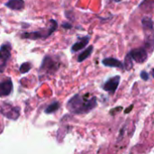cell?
<instances>
[{"label":"cell","instance_id":"6da1fadb","mask_svg":"<svg viewBox=\"0 0 154 154\" xmlns=\"http://www.w3.org/2000/svg\"><path fill=\"white\" fill-rule=\"evenodd\" d=\"M89 94L84 96L75 95L67 103V108L69 112L75 115L87 114L93 110L97 106V100L96 97H88Z\"/></svg>","mask_w":154,"mask_h":154},{"label":"cell","instance_id":"7a4b0ae2","mask_svg":"<svg viewBox=\"0 0 154 154\" xmlns=\"http://www.w3.org/2000/svg\"><path fill=\"white\" fill-rule=\"evenodd\" d=\"M58 23L57 21L54 19L50 20L49 26L43 29H41L39 31L35 32H23L21 33V38L22 39H29V40H39V39H46L50 37L57 29Z\"/></svg>","mask_w":154,"mask_h":154},{"label":"cell","instance_id":"3957f363","mask_svg":"<svg viewBox=\"0 0 154 154\" xmlns=\"http://www.w3.org/2000/svg\"><path fill=\"white\" fill-rule=\"evenodd\" d=\"M142 24L144 32V48L152 53L154 50V27L153 22L150 17H143Z\"/></svg>","mask_w":154,"mask_h":154},{"label":"cell","instance_id":"277c9868","mask_svg":"<svg viewBox=\"0 0 154 154\" xmlns=\"http://www.w3.org/2000/svg\"><path fill=\"white\" fill-rule=\"evenodd\" d=\"M60 67V62L54 59L52 56L50 55H46L42 62V65L40 67L39 72L40 74H53L54 72H56L58 70Z\"/></svg>","mask_w":154,"mask_h":154},{"label":"cell","instance_id":"5b68a950","mask_svg":"<svg viewBox=\"0 0 154 154\" xmlns=\"http://www.w3.org/2000/svg\"><path fill=\"white\" fill-rule=\"evenodd\" d=\"M12 46L9 42H5L0 47V73H3L6 69L7 63L11 58Z\"/></svg>","mask_w":154,"mask_h":154},{"label":"cell","instance_id":"8992f818","mask_svg":"<svg viewBox=\"0 0 154 154\" xmlns=\"http://www.w3.org/2000/svg\"><path fill=\"white\" fill-rule=\"evenodd\" d=\"M129 55L131 56L133 60H134L137 63H143L148 59V51L144 47L133 49L129 52Z\"/></svg>","mask_w":154,"mask_h":154},{"label":"cell","instance_id":"52a82bcc","mask_svg":"<svg viewBox=\"0 0 154 154\" xmlns=\"http://www.w3.org/2000/svg\"><path fill=\"white\" fill-rule=\"evenodd\" d=\"M0 112L5 116H6L9 119H12V120H16L20 116V112H19L18 107L13 106H11L9 104H5V103H4L2 105Z\"/></svg>","mask_w":154,"mask_h":154},{"label":"cell","instance_id":"ba28073f","mask_svg":"<svg viewBox=\"0 0 154 154\" xmlns=\"http://www.w3.org/2000/svg\"><path fill=\"white\" fill-rule=\"evenodd\" d=\"M120 80H121V77L116 75L115 77H112L110 79H108L105 83L104 85L102 86L103 89L110 94H115L118 86H119V83H120Z\"/></svg>","mask_w":154,"mask_h":154},{"label":"cell","instance_id":"9c48e42d","mask_svg":"<svg viewBox=\"0 0 154 154\" xmlns=\"http://www.w3.org/2000/svg\"><path fill=\"white\" fill-rule=\"evenodd\" d=\"M13 90V83L10 79L0 82V97H6L11 94Z\"/></svg>","mask_w":154,"mask_h":154},{"label":"cell","instance_id":"30bf717a","mask_svg":"<svg viewBox=\"0 0 154 154\" xmlns=\"http://www.w3.org/2000/svg\"><path fill=\"white\" fill-rule=\"evenodd\" d=\"M89 40H90V37L88 35L79 38V40L71 46V51L72 52H77L79 51L83 50L88 44Z\"/></svg>","mask_w":154,"mask_h":154},{"label":"cell","instance_id":"8fae6325","mask_svg":"<svg viewBox=\"0 0 154 154\" xmlns=\"http://www.w3.org/2000/svg\"><path fill=\"white\" fill-rule=\"evenodd\" d=\"M102 64L106 67L119 68L124 69V63H122L119 60L116 58H106L102 60Z\"/></svg>","mask_w":154,"mask_h":154},{"label":"cell","instance_id":"7c38bea8","mask_svg":"<svg viewBox=\"0 0 154 154\" xmlns=\"http://www.w3.org/2000/svg\"><path fill=\"white\" fill-rule=\"evenodd\" d=\"M5 6L11 10L19 11L24 8V1L23 0H8L5 3Z\"/></svg>","mask_w":154,"mask_h":154},{"label":"cell","instance_id":"4fadbf2b","mask_svg":"<svg viewBox=\"0 0 154 154\" xmlns=\"http://www.w3.org/2000/svg\"><path fill=\"white\" fill-rule=\"evenodd\" d=\"M93 50H94V46L93 45H90L88 46L86 50H84L78 57V61L79 62H82L84 60H86L88 58H89V56L92 54L93 52Z\"/></svg>","mask_w":154,"mask_h":154},{"label":"cell","instance_id":"5bb4252c","mask_svg":"<svg viewBox=\"0 0 154 154\" xmlns=\"http://www.w3.org/2000/svg\"><path fill=\"white\" fill-rule=\"evenodd\" d=\"M60 103L57 102V101H55V102L51 103L50 106H48L46 107L45 113H46V114H53V113H55V112L60 108Z\"/></svg>","mask_w":154,"mask_h":154},{"label":"cell","instance_id":"9a60e30c","mask_svg":"<svg viewBox=\"0 0 154 154\" xmlns=\"http://www.w3.org/2000/svg\"><path fill=\"white\" fill-rule=\"evenodd\" d=\"M134 67L133 64V59L131 58V56L129 55V53H127V55L125 58V63H124V69L126 70H130L132 68Z\"/></svg>","mask_w":154,"mask_h":154},{"label":"cell","instance_id":"2e32d148","mask_svg":"<svg viewBox=\"0 0 154 154\" xmlns=\"http://www.w3.org/2000/svg\"><path fill=\"white\" fill-rule=\"evenodd\" d=\"M32 69V64L30 62H24L20 66V72L24 74Z\"/></svg>","mask_w":154,"mask_h":154},{"label":"cell","instance_id":"e0dca14e","mask_svg":"<svg viewBox=\"0 0 154 154\" xmlns=\"http://www.w3.org/2000/svg\"><path fill=\"white\" fill-rule=\"evenodd\" d=\"M141 78H142L143 80L147 81V80L149 79V74H148L145 70H143V71L141 72Z\"/></svg>","mask_w":154,"mask_h":154},{"label":"cell","instance_id":"ac0fdd59","mask_svg":"<svg viewBox=\"0 0 154 154\" xmlns=\"http://www.w3.org/2000/svg\"><path fill=\"white\" fill-rule=\"evenodd\" d=\"M133 108H134V106H133V105H131V106H129L127 109H125V114H128V113H130V112H131V110H132Z\"/></svg>","mask_w":154,"mask_h":154},{"label":"cell","instance_id":"d6986e66","mask_svg":"<svg viewBox=\"0 0 154 154\" xmlns=\"http://www.w3.org/2000/svg\"><path fill=\"white\" fill-rule=\"evenodd\" d=\"M62 27H64L66 29H70L71 28V24H69V23H63Z\"/></svg>","mask_w":154,"mask_h":154},{"label":"cell","instance_id":"ffe728a7","mask_svg":"<svg viewBox=\"0 0 154 154\" xmlns=\"http://www.w3.org/2000/svg\"><path fill=\"white\" fill-rule=\"evenodd\" d=\"M151 74H152V77L154 78V69H152V71H151Z\"/></svg>","mask_w":154,"mask_h":154},{"label":"cell","instance_id":"44dd1931","mask_svg":"<svg viewBox=\"0 0 154 154\" xmlns=\"http://www.w3.org/2000/svg\"><path fill=\"white\" fill-rule=\"evenodd\" d=\"M112 1H114V2H116V3H117V2H121L122 0H112Z\"/></svg>","mask_w":154,"mask_h":154}]
</instances>
